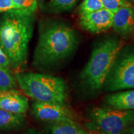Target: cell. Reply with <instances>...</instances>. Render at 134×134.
<instances>
[{"label":"cell","instance_id":"1","mask_svg":"<svg viewBox=\"0 0 134 134\" xmlns=\"http://www.w3.org/2000/svg\"><path fill=\"white\" fill-rule=\"evenodd\" d=\"M78 42L76 32L64 22L52 19L41 22L34 64L39 67L56 64L76 50Z\"/></svg>","mask_w":134,"mask_h":134},{"label":"cell","instance_id":"2","mask_svg":"<svg viewBox=\"0 0 134 134\" xmlns=\"http://www.w3.org/2000/svg\"><path fill=\"white\" fill-rule=\"evenodd\" d=\"M34 14L13 9L0 14V48L14 68L26 64Z\"/></svg>","mask_w":134,"mask_h":134},{"label":"cell","instance_id":"3","mask_svg":"<svg viewBox=\"0 0 134 134\" xmlns=\"http://www.w3.org/2000/svg\"><path fill=\"white\" fill-rule=\"evenodd\" d=\"M123 42L118 37L106 36L93 48L91 57L80 73L81 83L91 93H96L103 87Z\"/></svg>","mask_w":134,"mask_h":134},{"label":"cell","instance_id":"4","mask_svg":"<svg viewBox=\"0 0 134 134\" xmlns=\"http://www.w3.org/2000/svg\"><path fill=\"white\" fill-rule=\"evenodd\" d=\"M16 80L26 95L38 101L64 104L68 88L62 78L36 73H18Z\"/></svg>","mask_w":134,"mask_h":134},{"label":"cell","instance_id":"5","mask_svg":"<svg viewBox=\"0 0 134 134\" xmlns=\"http://www.w3.org/2000/svg\"><path fill=\"white\" fill-rule=\"evenodd\" d=\"M103 86L108 91L134 89V45L122 47Z\"/></svg>","mask_w":134,"mask_h":134},{"label":"cell","instance_id":"6","mask_svg":"<svg viewBox=\"0 0 134 134\" xmlns=\"http://www.w3.org/2000/svg\"><path fill=\"white\" fill-rule=\"evenodd\" d=\"M90 129L99 134H122L134 123V110L94 108L90 114Z\"/></svg>","mask_w":134,"mask_h":134},{"label":"cell","instance_id":"7","mask_svg":"<svg viewBox=\"0 0 134 134\" xmlns=\"http://www.w3.org/2000/svg\"><path fill=\"white\" fill-rule=\"evenodd\" d=\"M32 113L37 119L44 122H58L73 120L74 115L64 104L36 100L32 105Z\"/></svg>","mask_w":134,"mask_h":134},{"label":"cell","instance_id":"8","mask_svg":"<svg viewBox=\"0 0 134 134\" xmlns=\"http://www.w3.org/2000/svg\"><path fill=\"white\" fill-rule=\"evenodd\" d=\"M114 13L103 8L98 11L80 14L79 23L82 29L93 34L102 33L112 27Z\"/></svg>","mask_w":134,"mask_h":134},{"label":"cell","instance_id":"9","mask_svg":"<svg viewBox=\"0 0 134 134\" xmlns=\"http://www.w3.org/2000/svg\"><path fill=\"white\" fill-rule=\"evenodd\" d=\"M115 33L126 37L134 31V9L131 5L120 8L114 13L113 26Z\"/></svg>","mask_w":134,"mask_h":134},{"label":"cell","instance_id":"10","mask_svg":"<svg viewBox=\"0 0 134 134\" xmlns=\"http://www.w3.org/2000/svg\"><path fill=\"white\" fill-rule=\"evenodd\" d=\"M28 108L27 98L16 90L0 91V109L12 113L23 114L27 110Z\"/></svg>","mask_w":134,"mask_h":134},{"label":"cell","instance_id":"11","mask_svg":"<svg viewBox=\"0 0 134 134\" xmlns=\"http://www.w3.org/2000/svg\"><path fill=\"white\" fill-rule=\"evenodd\" d=\"M104 101L115 109L134 110V90L109 94Z\"/></svg>","mask_w":134,"mask_h":134},{"label":"cell","instance_id":"12","mask_svg":"<svg viewBox=\"0 0 134 134\" xmlns=\"http://www.w3.org/2000/svg\"><path fill=\"white\" fill-rule=\"evenodd\" d=\"M24 122L23 115L12 113L0 109V129H16L21 127Z\"/></svg>","mask_w":134,"mask_h":134},{"label":"cell","instance_id":"13","mask_svg":"<svg viewBox=\"0 0 134 134\" xmlns=\"http://www.w3.org/2000/svg\"><path fill=\"white\" fill-rule=\"evenodd\" d=\"M50 134H88L73 120L53 123L49 128Z\"/></svg>","mask_w":134,"mask_h":134},{"label":"cell","instance_id":"14","mask_svg":"<svg viewBox=\"0 0 134 134\" xmlns=\"http://www.w3.org/2000/svg\"><path fill=\"white\" fill-rule=\"evenodd\" d=\"M79 0H48L47 9L50 13H62L69 11Z\"/></svg>","mask_w":134,"mask_h":134},{"label":"cell","instance_id":"15","mask_svg":"<svg viewBox=\"0 0 134 134\" xmlns=\"http://www.w3.org/2000/svg\"><path fill=\"white\" fill-rule=\"evenodd\" d=\"M16 80L10 69L0 68V91L14 90L17 85Z\"/></svg>","mask_w":134,"mask_h":134},{"label":"cell","instance_id":"16","mask_svg":"<svg viewBox=\"0 0 134 134\" xmlns=\"http://www.w3.org/2000/svg\"><path fill=\"white\" fill-rule=\"evenodd\" d=\"M104 8L100 0H83L78 8L80 14L98 11Z\"/></svg>","mask_w":134,"mask_h":134},{"label":"cell","instance_id":"17","mask_svg":"<svg viewBox=\"0 0 134 134\" xmlns=\"http://www.w3.org/2000/svg\"><path fill=\"white\" fill-rule=\"evenodd\" d=\"M15 9L34 14L38 7L37 0H13Z\"/></svg>","mask_w":134,"mask_h":134},{"label":"cell","instance_id":"18","mask_svg":"<svg viewBox=\"0 0 134 134\" xmlns=\"http://www.w3.org/2000/svg\"><path fill=\"white\" fill-rule=\"evenodd\" d=\"M104 8L114 13L120 8L131 5L129 0H100Z\"/></svg>","mask_w":134,"mask_h":134},{"label":"cell","instance_id":"19","mask_svg":"<svg viewBox=\"0 0 134 134\" xmlns=\"http://www.w3.org/2000/svg\"><path fill=\"white\" fill-rule=\"evenodd\" d=\"M15 9L13 0H0V14Z\"/></svg>","mask_w":134,"mask_h":134},{"label":"cell","instance_id":"20","mask_svg":"<svg viewBox=\"0 0 134 134\" xmlns=\"http://www.w3.org/2000/svg\"><path fill=\"white\" fill-rule=\"evenodd\" d=\"M10 65H11V63H10L9 58H8L2 49L0 48V68L9 69Z\"/></svg>","mask_w":134,"mask_h":134},{"label":"cell","instance_id":"21","mask_svg":"<svg viewBox=\"0 0 134 134\" xmlns=\"http://www.w3.org/2000/svg\"><path fill=\"white\" fill-rule=\"evenodd\" d=\"M24 134H42V133L34 129H29L26 132V133H24Z\"/></svg>","mask_w":134,"mask_h":134},{"label":"cell","instance_id":"22","mask_svg":"<svg viewBox=\"0 0 134 134\" xmlns=\"http://www.w3.org/2000/svg\"><path fill=\"white\" fill-rule=\"evenodd\" d=\"M127 133L128 134H134V126L129 129L127 130Z\"/></svg>","mask_w":134,"mask_h":134},{"label":"cell","instance_id":"23","mask_svg":"<svg viewBox=\"0 0 134 134\" xmlns=\"http://www.w3.org/2000/svg\"><path fill=\"white\" fill-rule=\"evenodd\" d=\"M43 0H37V1L38 2H41V1H42Z\"/></svg>","mask_w":134,"mask_h":134},{"label":"cell","instance_id":"24","mask_svg":"<svg viewBox=\"0 0 134 134\" xmlns=\"http://www.w3.org/2000/svg\"><path fill=\"white\" fill-rule=\"evenodd\" d=\"M130 1H132V2H133L134 3V0H130Z\"/></svg>","mask_w":134,"mask_h":134}]
</instances>
